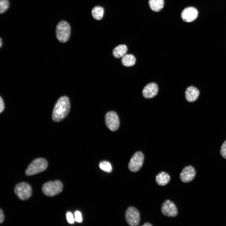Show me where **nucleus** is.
I'll return each mask as SVG.
<instances>
[{
	"instance_id": "f257e3e1",
	"label": "nucleus",
	"mask_w": 226,
	"mask_h": 226,
	"mask_svg": "<svg viewBox=\"0 0 226 226\" xmlns=\"http://www.w3.org/2000/svg\"><path fill=\"white\" fill-rule=\"evenodd\" d=\"M69 98L66 96L60 97L56 102L53 110L52 118L56 122L61 121L68 115L70 110Z\"/></svg>"
},
{
	"instance_id": "f03ea898",
	"label": "nucleus",
	"mask_w": 226,
	"mask_h": 226,
	"mask_svg": "<svg viewBox=\"0 0 226 226\" xmlns=\"http://www.w3.org/2000/svg\"><path fill=\"white\" fill-rule=\"evenodd\" d=\"M47 166L48 163L45 159L42 158H37L28 165L25 173L27 176L33 175L45 170Z\"/></svg>"
},
{
	"instance_id": "7ed1b4c3",
	"label": "nucleus",
	"mask_w": 226,
	"mask_h": 226,
	"mask_svg": "<svg viewBox=\"0 0 226 226\" xmlns=\"http://www.w3.org/2000/svg\"><path fill=\"white\" fill-rule=\"evenodd\" d=\"M71 33V28L69 23L62 20L57 24L56 34L57 40L60 42L65 43L69 39Z\"/></svg>"
},
{
	"instance_id": "20e7f679",
	"label": "nucleus",
	"mask_w": 226,
	"mask_h": 226,
	"mask_svg": "<svg viewBox=\"0 0 226 226\" xmlns=\"http://www.w3.org/2000/svg\"><path fill=\"white\" fill-rule=\"evenodd\" d=\"M63 187L62 184L60 181L55 180L45 183L42 186V190L46 196H52L60 193Z\"/></svg>"
},
{
	"instance_id": "39448f33",
	"label": "nucleus",
	"mask_w": 226,
	"mask_h": 226,
	"mask_svg": "<svg viewBox=\"0 0 226 226\" xmlns=\"http://www.w3.org/2000/svg\"><path fill=\"white\" fill-rule=\"evenodd\" d=\"M14 191L18 198L22 200L28 199L32 194L31 186L25 182H22L17 184L15 187Z\"/></svg>"
},
{
	"instance_id": "423d86ee",
	"label": "nucleus",
	"mask_w": 226,
	"mask_h": 226,
	"mask_svg": "<svg viewBox=\"0 0 226 226\" xmlns=\"http://www.w3.org/2000/svg\"><path fill=\"white\" fill-rule=\"evenodd\" d=\"M125 218L127 223L130 226H137L140 221L139 212L133 206L129 207L126 210Z\"/></svg>"
},
{
	"instance_id": "0eeeda50",
	"label": "nucleus",
	"mask_w": 226,
	"mask_h": 226,
	"mask_svg": "<svg viewBox=\"0 0 226 226\" xmlns=\"http://www.w3.org/2000/svg\"><path fill=\"white\" fill-rule=\"evenodd\" d=\"M144 158V155L141 152H136L131 158L128 164L129 170L133 172L139 171L143 165Z\"/></svg>"
},
{
	"instance_id": "6e6552de",
	"label": "nucleus",
	"mask_w": 226,
	"mask_h": 226,
	"mask_svg": "<svg viewBox=\"0 0 226 226\" xmlns=\"http://www.w3.org/2000/svg\"><path fill=\"white\" fill-rule=\"evenodd\" d=\"M105 121L107 127L111 131H116L119 126V118L116 113L114 111L107 112L105 116Z\"/></svg>"
},
{
	"instance_id": "1a4fd4ad",
	"label": "nucleus",
	"mask_w": 226,
	"mask_h": 226,
	"mask_svg": "<svg viewBox=\"0 0 226 226\" xmlns=\"http://www.w3.org/2000/svg\"><path fill=\"white\" fill-rule=\"evenodd\" d=\"M161 210L163 215L169 217H175L178 214L176 206L173 202L169 200H167L163 202Z\"/></svg>"
},
{
	"instance_id": "9d476101",
	"label": "nucleus",
	"mask_w": 226,
	"mask_h": 226,
	"mask_svg": "<svg viewBox=\"0 0 226 226\" xmlns=\"http://www.w3.org/2000/svg\"><path fill=\"white\" fill-rule=\"evenodd\" d=\"M196 172L195 169L192 166L185 167L180 175L181 181L183 183H188L192 181L195 178Z\"/></svg>"
},
{
	"instance_id": "9b49d317",
	"label": "nucleus",
	"mask_w": 226,
	"mask_h": 226,
	"mask_svg": "<svg viewBox=\"0 0 226 226\" xmlns=\"http://www.w3.org/2000/svg\"><path fill=\"white\" fill-rule=\"evenodd\" d=\"M198 15V11L193 7H190L185 8L181 13L182 20L186 22H191L194 21Z\"/></svg>"
},
{
	"instance_id": "f8f14e48",
	"label": "nucleus",
	"mask_w": 226,
	"mask_h": 226,
	"mask_svg": "<svg viewBox=\"0 0 226 226\" xmlns=\"http://www.w3.org/2000/svg\"><path fill=\"white\" fill-rule=\"evenodd\" d=\"M158 91L157 85L155 83H151L145 86L143 90L142 94L145 98H152L157 94Z\"/></svg>"
},
{
	"instance_id": "ddd939ff",
	"label": "nucleus",
	"mask_w": 226,
	"mask_h": 226,
	"mask_svg": "<svg viewBox=\"0 0 226 226\" xmlns=\"http://www.w3.org/2000/svg\"><path fill=\"white\" fill-rule=\"evenodd\" d=\"M199 91L195 87L191 86L188 87L185 91V97L186 100L189 102H192L198 99Z\"/></svg>"
},
{
	"instance_id": "4468645a",
	"label": "nucleus",
	"mask_w": 226,
	"mask_h": 226,
	"mask_svg": "<svg viewBox=\"0 0 226 226\" xmlns=\"http://www.w3.org/2000/svg\"><path fill=\"white\" fill-rule=\"evenodd\" d=\"M170 180V177L167 173L162 171L158 173L155 177V181L160 186H164L167 184Z\"/></svg>"
},
{
	"instance_id": "2eb2a0df",
	"label": "nucleus",
	"mask_w": 226,
	"mask_h": 226,
	"mask_svg": "<svg viewBox=\"0 0 226 226\" xmlns=\"http://www.w3.org/2000/svg\"><path fill=\"white\" fill-rule=\"evenodd\" d=\"M127 51V47L126 45H120L114 48L112 54L115 57L119 58L126 54Z\"/></svg>"
},
{
	"instance_id": "dca6fc26",
	"label": "nucleus",
	"mask_w": 226,
	"mask_h": 226,
	"mask_svg": "<svg viewBox=\"0 0 226 226\" xmlns=\"http://www.w3.org/2000/svg\"><path fill=\"white\" fill-rule=\"evenodd\" d=\"M136 61L135 56L132 54H127L124 55L122 58L121 62L125 66L129 67L134 65Z\"/></svg>"
},
{
	"instance_id": "f3484780",
	"label": "nucleus",
	"mask_w": 226,
	"mask_h": 226,
	"mask_svg": "<svg viewBox=\"0 0 226 226\" xmlns=\"http://www.w3.org/2000/svg\"><path fill=\"white\" fill-rule=\"evenodd\" d=\"M149 5L150 8L153 11L158 12L163 8L164 0H149Z\"/></svg>"
},
{
	"instance_id": "a211bd4d",
	"label": "nucleus",
	"mask_w": 226,
	"mask_h": 226,
	"mask_svg": "<svg viewBox=\"0 0 226 226\" xmlns=\"http://www.w3.org/2000/svg\"><path fill=\"white\" fill-rule=\"evenodd\" d=\"M92 15L95 19L100 20L103 17L104 9L103 7L100 6L94 7L91 11Z\"/></svg>"
},
{
	"instance_id": "6ab92c4d",
	"label": "nucleus",
	"mask_w": 226,
	"mask_h": 226,
	"mask_svg": "<svg viewBox=\"0 0 226 226\" xmlns=\"http://www.w3.org/2000/svg\"><path fill=\"white\" fill-rule=\"evenodd\" d=\"M99 167L102 170L110 173L112 171V167L110 163L107 161H103L99 164Z\"/></svg>"
},
{
	"instance_id": "aec40b11",
	"label": "nucleus",
	"mask_w": 226,
	"mask_h": 226,
	"mask_svg": "<svg viewBox=\"0 0 226 226\" xmlns=\"http://www.w3.org/2000/svg\"><path fill=\"white\" fill-rule=\"evenodd\" d=\"M9 2L8 0H0V13H4L8 8Z\"/></svg>"
},
{
	"instance_id": "412c9836",
	"label": "nucleus",
	"mask_w": 226,
	"mask_h": 226,
	"mask_svg": "<svg viewBox=\"0 0 226 226\" xmlns=\"http://www.w3.org/2000/svg\"><path fill=\"white\" fill-rule=\"evenodd\" d=\"M220 153L223 158L226 159V140L222 145L220 150Z\"/></svg>"
},
{
	"instance_id": "4be33fe9",
	"label": "nucleus",
	"mask_w": 226,
	"mask_h": 226,
	"mask_svg": "<svg viewBox=\"0 0 226 226\" xmlns=\"http://www.w3.org/2000/svg\"><path fill=\"white\" fill-rule=\"evenodd\" d=\"M75 220L78 222L80 223L82 222V218L81 213L78 211L75 213Z\"/></svg>"
},
{
	"instance_id": "5701e85b",
	"label": "nucleus",
	"mask_w": 226,
	"mask_h": 226,
	"mask_svg": "<svg viewBox=\"0 0 226 226\" xmlns=\"http://www.w3.org/2000/svg\"><path fill=\"white\" fill-rule=\"evenodd\" d=\"M67 219L68 222L71 224L73 223L74 222V219L72 214L70 212L67 213Z\"/></svg>"
},
{
	"instance_id": "b1692460",
	"label": "nucleus",
	"mask_w": 226,
	"mask_h": 226,
	"mask_svg": "<svg viewBox=\"0 0 226 226\" xmlns=\"http://www.w3.org/2000/svg\"><path fill=\"white\" fill-rule=\"evenodd\" d=\"M4 109V103L2 97H0V112L2 113Z\"/></svg>"
},
{
	"instance_id": "393cba45",
	"label": "nucleus",
	"mask_w": 226,
	"mask_h": 226,
	"mask_svg": "<svg viewBox=\"0 0 226 226\" xmlns=\"http://www.w3.org/2000/svg\"><path fill=\"white\" fill-rule=\"evenodd\" d=\"M5 217L3 210L1 208L0 210V223H2L4 220Z\"/></svg>"
},
{
	"instance_id": "a878e982",
	"label": "nucleus",
	"mask_w": 226,
	"mask_h": 226,
	"mask_svg": "<svg viewBox=\"0 0 226 226\" xmlns=\"http://www.w3.org/2000/svg\"><path fill=\"white\" fill-rule=\"evenodd\" d=\"M143 226H152V225L150 223L146 222L143 225Z\"/></svg>"
},
{
	"instance_id": "bb28decb",
	"label": "nucleus",
	"mask_w": 226,
	"mask_h": 226,
	"mask_svg": "<svg viewBox=\"0 0 226 226\" xmlns=\"http://www.w3.org/2000/svg\"><path fill=\"white\" fill-rule=\"evenodd\" d=\"M2 40L1 38H0V47H1L2 46Z\"/></svg>"
}]
</instances>
